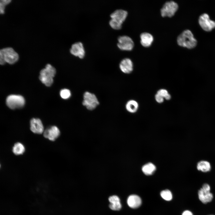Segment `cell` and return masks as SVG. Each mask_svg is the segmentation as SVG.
<instances>
[{
    "instance_id": "4316f807",
    "label": "cell",
    "mask_w": 215,
    "mask_h": 215,
    "mask_svg": "<svg viewBox=\"0 0 215 215\" xmlns=\"http://www.w3.org/2000/svg\"><path fill=\"white\" fill-rule=\"evenodd\" d=\"M6 5L1 2H0V13L1 14H3L4 12V9L5 5Z\"/></svg>"
},
{
    "instance_id": "d4e9b609",
    "label": "cell",
    "mask_w": 215,
    "mask_h": 215,
    "mask_svg": "<svg viewBox=\"0 0 215 215\" xmlns=\"http://www.w3.org/2000/svg\"><path fill=\"white\" fill-rule=\"evenodd\" d=\"M122 206L121 202L116 204L110 203L109 205V208L111 210L113 211L119 210L121 208Z\"/></svg>"
},
{
    "instance_id": "f1b7e54d",
    "label": "cell",
    "mask_w": 215,
    "mask_h": 215,
    "mask_svg": "<svg viewBox=\"0 0 215 215\" xmlns=\"http://www.w3.org/2000/svg\"></svg>"
},
{
    "instance_id": "277c9868",
    "label": "cell",
    "mask_w": 215,
    "mask_h": 215,
    "mask_svg": "<svg viewBox=\"0 0 215 215\" xmlns=\"http://www.w3.org/2000/svg\"><path fill=\"white\" fill-rule=\"evenodd\" d=\"M56 73L54 67L50 64H47L44 68L40 72L39 79L46 86H50L53 82V78Z\"/></svg>"
},
{
    "instance_id": "e0dca14e",
    "label": "cell",
    "mask_w": 215,
    "mask_h": 215,
    "mask_svg": "<svg viewBox=\"0 0 215 215\" xmlns=\"http://www.w3.org/2000/svg\"><path fill=\"white\" fill-rule=\"evenodd\" d=\"M139 108L138 102L133 100L128 101L125 105L126 110L129 112L134 113Z\"/></svg>"
},
{
    "instance_id": "5b68a950",
    "label": "cell",
    "mask_w": 215,
    "mask_h": 215,
    "mask_svg": "<svg viewBox=\"0 0 215 215\" xmlns=\"http://www.w3.org/2000/svg\"><path fill=\"white\" fill-rule=\"evenodd\" d=\"M83 98L82 104L88 110H93L99 104L96 96L90 92H85L84 94Z\"/></svg>"
},
{
    "instance_id": "7a4b0ae2",
    "label": "cell",
    "mask_w": 215,
    "mask_h": 215,
    "mask_svg": "<svg viewBox=\"0 0 215 215\" xmlns=\"http://www.w3.org/2000/svg\"><path fill=\"white\" fill-rule=\"evenodd\" d=\"M128 14L127 12L123 10L118 9L114 11L110 15L111 18L109 22L110 26L115 30L121 29Z\"/></svg>"
},
{
    "instance_id": "3957f363",
    "label": "cell",
    "mask_w": 215,
    "mask_h": 215,
    "mask_svg": "<svg viewBox=\"0 0 215 215\" xmlns=\"http://www.w3.org/2000/svg\"><path fill=\"white\" fill-rule=\"evenodd\" d=\"M18 59V54L11 47H6L0 50V64L1 65H3L6 62L10 64H14Z\"/></svg>"
},
{
    "instance_id": "ac0fdd59",
    "label": "cell",
    "mask_w": 215,
    "mask_h": 215,
    "mask_svg": "<svg viewBox=\"0 0 215 215\" xmlns=\"http://www.w3.org/2000/svg\"><path fill=\"white\" fill-rule=\"evenodd\" d=\"M25 149L24 145L21 143L17 142L14 144L12 148V152L16 155L23 154Z\"/></svg>"
},
{
    "instance_id": "cb8c5ba5",
    "label": "cell",
    "mask_w": 215,
    "mask_h": 215,
    "mask_svg": "<svg viewBox=\"0 0 215 215\" xmlns=\"http://www.w3.org/2000/svg\"><path fill=\"white\" fill-rule=\"evenodd\" d=\"M108 200L111 204H115L121 202L119 197L115 195L110 196L108 198Z\"/></svg>"
},
{
    "instance_id": "2e32d148",
    "label": "cell",
    "mask_w": 215,
    "mask_h": 215,
    "mask_svg": "<svg viewBox=\"0 0 215 215\" xmlns=\"http://www.w3.org/2000/svg\"><path fill=\"white\" fill-rule=\"evenodd\" d=\"M140 43L144 47H150L152 44L153 38L152 35L147 32L142 33L140 35Z\"/></svg>"
},
{
    "instance_id": "83f0119b",
    "label": "cell",
    "mask_w": 215,
    "mask_h": 215,
    "mask_svg": "<svg viewBox=\"0 0 215 215\" xmlns=\"http://www.w3.org/2000/svg\"><path fill=\"white\" fill-rule=\"evenodd\" d=\"M182 215H193L192 213L189 210H185L182 213Z\"/></svg>"
},
{
    "instance_id": "44dd1931",
    "label": "cell",
    "mask_w": 215,
    "mask_h": 215,
    "mask_svg": "<svg viewBox=\"0 0 215 215\" xmlns=\"http://www.w3.org/2000/svg\"><path fill=\"white\" fill-rule=\"evenodd\" d=\"M160 195L163 199L166 201H170L172 199V193L168 190L166 189L162 191L160 193Z\"/></svg>"
},
{
    "instance_id": "5bb4252c",
    "label": "cell",
    "mask_w": 215,
    "mask_h": 215,
    "mask_svg": "<svg viewBox=\"0 0 215 215\" xmlns=\"http://www.w3.org/2000/svg\"><path fill=\"white\" fill-rule=\"evenodd\" d=\"M119 67L121 71L126 74L130 73L133 70V62L128 58H125L122 59L120 63Z\"/></svg>"
},
{
    "instance_id": "30bf717a",
    "label": "cell",
    "mask_w": 215,
    "mask_h": 215,
    "mask_svg": "<svg viewBox=\"0 0 215 215\" xmlns=\"http://www.w3.org/2000/svg\"><path fill=\"white\" fill-rule=\"evenodd\" d=\"M198 22L200 27L205 31H211L215 28V22L210 20L207 14L205 13L200 15Z\"/></svg>"
},
{
    "instance_id": "ffe728a7",
    "label": "cell",
    "mask_w": 215,
    "mask_h": 215,
    "mask_svg": "<svg viewBox=\"0 0 215 215\" xmlns=\"http://www.w3.org/2000/svg\"><path fill=\"white\" fill-rule=\"evenodd\" d=\"M156 167L151 163H148L144 165L142 167V170L143 173L147 175L152 174L155 171Z\"/></svg>"
},
{
    "instance_id": "4fadbf2b",
    "label": "cell",
    "mask_w": 215,
    "mask_h": 215,
    "mask_svg": "<svg viewBox=\"0 0 215 215\" xmlns=\"http://www.w3.org/2000/svg\"><path fill=\"white\" fill-rule=\"evenodd\" d=\"M30 129L33 133L41 134L44 131V127L41 120L38 118H33L30 122Z\"/></svg>"
},
{
    "instance_id": "603a6c76",
    "label": "cell",
    "mask_w": 215,
    "mask_h": 215,
    "mask_svg": "<svg viewBox=\"0 0 215 215\" xmlns=\"http://www.w3.org/2000/svg\"><path fill=\"white\" fill-rule=\"evenodd\" d=\"M60 94L62 98L64 99H67L71 96L70 91L67 89H62L60 91Z\"/></svg>"
},
{
    "instance_id": "ba28073f",
    "label": "cell",
    "mask_w": 215,
    "mask_h": 215,
    "mask_svg": "<svg viewBox=\"0 0 215 215\" xmlns=\"http://www.w3.org/2000/svg\"><path fill=\"white\" fill-rule=\"evenodd\" d=\"M210 185L208 184H204L198 192V197L199 200L203 203L206 204L211 202L213 196L210 192Z\"/></svg>"
},
{
    "instance_id": "484cf974",
    "label": "cell",
    "mask_w": 215,
    "mask_h": 215,
    "mask_svg": "<svg viewBox=\"0 0 215 215\" xmlns=\"http://www.w3.org/2000/svg\"><path fill=\"white\" fill-rule=\"evenodd\" d=\"M155 99L158 103H161L163 102L164 98L160 95L156 93L155 95Z\"/></svg>"
},
{
    "instance_id": "52a82bcc",
    "label": "cell",
    "mask_w": 215,
    "mask_h": 215,
    "mask_svg": "<svg viewBox=\"0 0 215 215\" xmlns=\"http://www.w3.org/2000/svg\"><path fill=\"white\" fill-rule=\"evenodd\" d=\"M178 8V5L175 2L167 1L165 3L160 10L161 15L163 17H172L174 15Z\"/></svg>"
},
{
    "instance_id": "d6986e66",
    "label": "cell",
    "mask_w": 215,
    "mask_h": 215,
    "mask_svg": "<svg viewBox=\"0 0 215 215\" xmlns=\"http://www.w3.org/2000/svg\"><path fill=\"white\" fill-rule=\"evenodd\" d=\"M198 170L203 172L209 171L211 169V165L209 162L206 161H201L199 162L197 165Z\"/></svg>"
},
{
    "instance_id": "9c48e42d",
    "label": "cell",
    "mask_w": 215,
    "mask_h": 215,
    "mask_svg": "<svg viewBox=\"0 0 215 215\" xmlns=\"http://www.w3.org/2000/svg\"><path fill=\"white\" fill-rule=\"evenodd\" d=\"M118 47L122 50L130 51L133 48L134 44L132 39L127 36H120L118 38Z\"/></svg>"
},
{
    "instance_id": "9a60e30c",
    "label": "cell",
    "mask_w": 215,
    "mask_h": 215,
    "mask_svg": "<svg viewBox=\"0 0 215 215\" xmlns=\"http://www.w3.org/2000/svg\"><path fill=\"white\" fill-rule=\"evenodd\" d=\"M128 206L132 208H136L141 205L142 200L140 197L136 195L132 194L129 196L127 200Z\"/></svg>"
},
{
    "instance_id": "7c38bea8",
    "label": "cell",
    "mask_w": 215,
    "mask_h": 215,
    "mask_svg": "<svg viewBox=\"0 0 215 215\" xmlns=\"http://www.w3.org/2000/svg\"><path fill=\"white\" fill-rule=\"evenodd\" d=\"M70 53L80 59L83 58L85 55V51L82 43L77 42L73 44L70 49Z\"/></svg>"
},
{
    "instance_id": "7402d4cb",
    "label": "cell",
    "mask_w": 215,
    "mask_h": 215,
    "mask_svg": "<svg viewBox=\"0 0 215 215\" xmlns=\"http://www.w3.org/2000/svg\"><path fill=\"white\" fill-rule=\"evenodd\" d=\"M156 93L162 96L166 100H169L171 98V95L166 89H160L157 91Z\"/></svg>"
},
{
    "instance_id": "6da1fadb",
    "label": "cell",
    "mask_w": 215,
    "mask_h": 215,
    "mask_svg": "<svg viewBox=\"0 0 215 215\" xmlns=\"http://www.w3.org/2000/svg\"><path fill=\"white\" fill-rule=\"evenodd\" d=\"M177 42L179 46L189 49L194 48L197 44V40L188 30H184L178 36Z\"/></svg>"
},
{
    "instance_id": "8992f818",
    "label": "cell",
    "mask_w": 215,
    "mask_h": 215,
    "mask_svg": "<svg viewBox=\"0 0 215 215\" xmlns=\"http://www.w3.org/2000/svg\"><path fill=\"white\" fill-rule=\"evenodd\" d=\"M7 106L11 109L22 107L25 104V100L22 96L11 95L8 96L6 99Z\"/></svg>"
},
{
    "instance_id": "8fae6325",
    "label": "cell",
    "mask_w": 215,
    "mask_h": 215,
    "mask_svg": "<svg viewBox=\"0 0 215 215\" xmlns=\"http://www.w3.org/2000/svg\"><path fill=\"white\" fill-rule=\"evenodd\" d=\"M60 131L59 128L55 126L49 127L46 129L43 132L44 136L50 141H55L59 136Z\"/></svg>"
}]
</instances>
